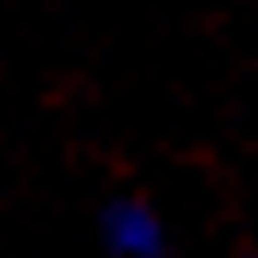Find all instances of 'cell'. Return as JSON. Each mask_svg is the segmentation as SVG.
Listing matches in <instances>:
<instances>
[{
	"label": "cell",
	"instance_id": "6da1fadb",
	"mask_svg": "<svg viewBox=\"0 0 258 258\" xmlns=\"http://www.w3.org/2000/svg\"><path fill=\"white\" fill-rule=\"evenodd\" d=\"M94 229H100V246L112 258H164L170 252V229L147 200H112Z\"/></svg>",
	"mask_w": 258,
	"mask_h": 258
}]
</instances>
